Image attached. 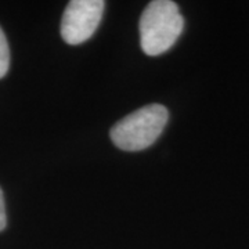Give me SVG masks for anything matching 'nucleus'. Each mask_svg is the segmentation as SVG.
Listing matches in <instances>:
<instances>
[{"instance_id": "7ed1b4c3", "label": "nucleus", "mask_w": 249, "mask_h": 249, "mask_svg": "<svg viewBox=\"0 0 249 249\" xmlns=\"http://www.w3.org/2000/svg\"><path fill=\"white\" fill-rule=\"evenodd\" d=\"M103 0H72L61 19V36L68 45H80L97 31L104 13Z\"/></svg>"}, {"instance_id": "20e7f679", "label": "nucleus", "mask_w": 249, "mask_h": 249, "mask_svg": "<svg viewBox=\"0 0 249 249\" xmlns=\"http://www.w3.org/2000/svg\"><path fill=\"white\" fill-rule=\"evenodd\" d=\"M10 67V49L6 35L0 28V79L6 76Z\"/></svg>"}, {"instance_id": "f257e3e1", "label": "nucleus", "mask_w": 249, "mask_h": 249, "mask_svg": "<svg viewBox=\"0 0 249 249\" xmlns=\"http://www.w3.org/2000/svg\"><path fill=\"white\" fill-rule=\"evenodd\" d=\"M184 19L178 4L170 0L151 1L140 18V43L148 55H160L176 43L183 32Z\"/></svg>"}, {"instance_id": "39448f33", "label": "nucleus", "mask_w": 249, "mask_h": 249, "mask_svg": "<svg viewBox=\"0 0 249 249\" xmlns=\"http://www.w3.org/2000/svg\"><path fill=\"white\" fill-rule=\"evenodd\" d=\"M6 206H4V196H3V191L0 188V231L4 230L6 227Z\"/></svg>"}, {"instance_id": "f03ea898", "label": "nucleus", "mask_w": 249, "mask_h": 249, "mask_svg": "<svg viewBox=\"0 0 249 249\" xmlns=\"http://www.w3.org/2000/svg\"><path fill=\"white\" fill-rule=\"evenodd\" d=\"M169 119L168 109L160 104H150L121 119L111 129V140L124 151H142L148 148Z\"/></svg>"}]
</instances>
